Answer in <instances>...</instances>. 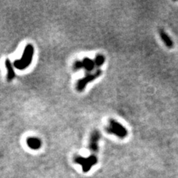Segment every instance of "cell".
Returning a JSON list of instances; mask_svg holds the SVG:
<instances>
[{"instance_id": "obj_2", "label": "cell", "mask_w": 178, "mask_h": 178, "mask_svg": "<svg viewBox=\"0 0 178 178\" xmlns=\"http://www.w3.org/2000/svg\"><path fill=\"white\" fill-rule=\"evenodd\" d=\"M105 131L108 134L116 135L121 139H123L128 135V131L126 128L113 119H109L108 125L105 128Z\"/></svg>"}, {"instance_id": "obj_4", "label": "cell", "mask_w": 178, "mask_h": 178, "mask_svg": "<svg viewBox=\"0 0 178 178\" xmlns=\"http://www.w3.org/2000/svg\"><path fill=\"white\" fill-rule=\"evenodd\" d=\"M74 162L76 163L80 164L84 172H87L93 165H96L97 163V157L94 154H92L86 158L82 157L81 156H75Z\"/></svg>"}, {"instance_id": "obj_7", "label": "cell", "mask_w": 178, "mask_h": 178, "mask_svg": "<svg viewBox=\"0 0 178 178\" xmlns=\"http://www.w3.org/2000/svg\"><path fill=\"white\" fill-rule=\"evenodd\" d=\"M6 70H7V80L8 82L13 80L15 77V71L13 69V65H12L11 62L9 59H6L4 62Z\"/></svg>"}, {"instance_id": "obj_3", "label": "cell", "mask_w": 178, "mask_h": 178, "mask_svg": "<svg viewBox=\"0 0 178 178\" xmlns=\"http://www.w3.org/2000/svg\"><path fill=\"white\" fill-rule=\"evenodd\" d=\"M102 74V70H95L93 73H88L87 75H85L84 77H82V79H79V80L76 82V89L77 91L82 92L85 90V87L88 85L89 82H93V80H95L96 79H97L98 77L101 76Z\"/></svg>"}, {"instance_id": "obj_6", "label": "cell", "mask_w": 178, "mask_h": 178, "mask_svg": "<svg viewBox=\"0 0 178 178\" xmlns=\"http://www.w3.org/2000/svg\"><path fill=\"white\" fill-rule=\"evenodd\" d=\"M101 134L98 130H93L90 134V139H89V150L93 154H96L98 151V142L100 139Z\"/></svg>"}, {"instance_id": "obj_8", "label": "cell", "mask_w": 178, "mask_h": 178, "mask_svg": "<svg viewBox=\"0 0 178 178\" xmlns=\"http://www.w3.org/2000/svg\"><path fill=\"white\" fill-rule=\"evenodd\" d=\"M26 142L27 146L33 150H38L42 146V142L37 137H28Z\"/></svg>"}, {"instance_id": "obj_1", "label": "cell", "mask_w": 178, "mask_h": 178, "mask_svg": "<svg viewBox=\"0 0 178 178\" xmlns=\"http://www.w3.org/2000/svg\"><path fill=\"white\" fill-rule=\"evenodd\" d=\"M34 48L32 44H28L25 46L22 57L13 62V66L18 70H24L31 64L33 59Z\"/></svg>"}, {"instance_id": "obj_10", "label": "cell", "mask_w": 178, "mask_h": 178, "mask_svg": "<svg viewBox=\"0 0 178 178\" xmlns=\"http://www.w3.org/2000/svg\"><path fill=\"white\" fill-rule=\"evenodd\" d=\"M105 60V58L103 55L102 54H98L96 55V57L94 59V62L95 64H96V67H99L102 66V65L104 64Z\"/></svg>"}, {"instance_id": "obj_9", "label": "cell", "mask_w": 178, "mask_h": 178, "mask_svg": "<svg viewBox=\"0 0 178 178\" xmlns=\"http://www.w3.org/2000/svg\"><path fill=\"white\" fill-rule=\"evenodd\" d=\"M159 35H160L161 38H162V41H163L164 43L165 44V45L168 46V47H173V42L171 41V39H170L169 36H168V34H167L163 30H162V29H159Z\"/></svg>"}, {"instance_id": "obj_5", "label": "cell", "mask_w": 178, "mask_h": 178, "mask_svg": "<svg viewBox=\"0 0 178 178\" xmlns=\"http://www.w3.org/2000/svg\"><path fill=\"white\" fill-rule=\"evenodd\" d=\"M96 67L94 59H91L88 57H85L82 60H76L73 65V70L74 71H77L79 69H82L86 70L89 73Z\"/></svg>"}]
</instances>
